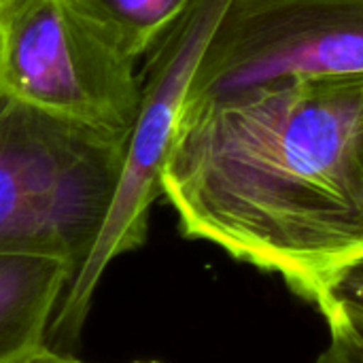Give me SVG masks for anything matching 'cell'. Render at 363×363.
<instances>
[{"mask_svg": "<svg viewBox=\"0 0 363 363\" xmlns=\"http://www.w3.org/2000/svg\"><path fill=\"white\" fill-rule=\"evenodd\" d=\"M162 196L185 238L308 300L363 253V74L281 79L185 106Z\"/></svg>", "mask_w": 363, "mask_h": 363, "instance_id": "6da1fadb", "label": "cell"}, {"mask_svg": "<svg viewBox=\"0 0 363 363\" xmlns=\"http://www.w3.org/2000/svg\"><path fill=\"white\" fill-rule=\"evenodd\" d=\"M128 136L0 96V253L79 272L115 200Z\"/></svg>", "mask_w": 363, "mask_h": 363, "instance_id": "7a4b0ae2", "label": "cell"}, {"mask_svg": "<svg viewBox=\"0 0 363 363\" xmlns=\"http://www.w3.org/2000/svg\"><path fill=\"white\" fill-rule=\"evenodd\" d=\"M232 0H191L181 17L145 53L138 68L140 104L128 138L123 174L108 217L87 259L68 283L49 334L68 345L79 338L94 291L108 264L145 245L149 213L162 196V170L172 147L198 66Z\"/></svg>", "mask_w": 363, "mask_h": 363, "instance_id": "3957f363", "label": "cell"}, {"mask_svg": "<svg viewBox=\"0 0 363 363\" xmlns=\"http://www.w3.org/2000/svg\"><path fill=\"white\" fill-rule=\"evenodd\" d=\"M136 64L85 0H0V96L130 138Z\"/></svg>", "mask_w": 363, "mask_h": 363, "instance_id": "277c9868", "label": "cell"}, {"mask_svg": "<svg viewBox=\"0 0 363 363\" xmlns=\"http://www.w3.org/2000/svg\"><path fill=\"white\" fill-rule=\"evenodd\" d=\"M363 74V0H232L185 106L281 79Z\"/></svg>", "mask_w": 363, "mask_h": 363, "instance_id": "5b68a950", "label": "cell"}, {"mask_svg": "<svg viewBox=\"0 0 363 363\" xmlns=\"http://www.w3.org/2000/svg\"><path fill=\"white\" fill-rule=\"evenodd\" d=\"M70 281L72 270L60 259L0 253V363L45 345Z\"/></svg>", "mask_w": 363, "mask_h": 363, "instance_id": "8992f818", "label": "cell"}, {"mask_svg": "<svg viewBox=\"0 0 363 363\" xmlns=\"http://www.w3.org/2000/svg\"><path fill=\"white\" fill-rule=\"evenodd\" d=\"M132 60H143L191 0H85Z\"/></svg>", "mask_w": 363, "mask_h": 363, "instance_id": "52a82bcc", "label": "cell"}, {"mask_svg": "<svg viewBox=\"0 0 363 363\" xmlns=\"http://www.w3.org/2000/svg\"><path fill=\"white\" fill-rule=\"evenodd\" d=\"M308 300L323 313L330 334H338L363 349V253L325 274Z\"/></svg>", "mask_w": 363, "mask_h": 363, "instance_id": "ba28073f", "label": "cell"}, {"mask_svg": "<svg viewBox=\"0 0 363 363\" xmlns=\"http://www.w3.org/2000/svg\"><path fill=\"white\" fill-rule=\"evenodd\" d=\"M330 336H332L330 345L313 363H363L362 347L338 334H330Z\"/></svg>", "mask_w": 363, "mask_h": 363, "instance_id": "9c48e42d", "label": "cell"}, {"mask_svg": "<svg viewBox=\"0 0 363 363\" xmlns=\"http://www.w3.org/2000/svg\"><path fill=\"white\" fill-rule=\"evenodd\" d=\"M6 363H83L79 362V359H74V357H70V355H62V353H57V351H51L47 345H43V347H38V349H34V351H30V353H26V355H21V357H15V359H11V362Z\"/></svg>", "mask_w": 363, "mask_h": 363, "instance_id": "30bf717a", "label": "cell"}]
</instances>
